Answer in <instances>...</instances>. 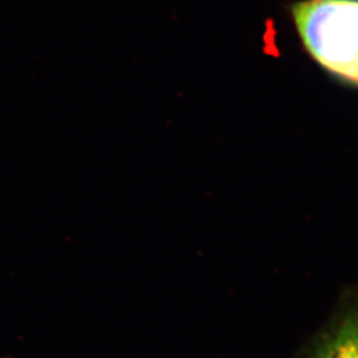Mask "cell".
<instances>
[{"label": "cell", "mask_w": 358, "mask_h": 358, "mask_svg": "<svg viewBox=\"0 0 358 358\" xmlns=\"http://www.w3.org/2000/svg\"><path fill=\"white\" fill-rule=\"evenodd\" d=\"M308 358H358V312L343 317L325 334Z\"/></svg>", "instance_id": "cell-2"}, {"label": "cell", "mask_w": 358, "mask_h": 358, "mask_svg": "<svg viewBox=\"0 0 358 358\" xmlns=\"http://www.w3.org/2000/svg\"><path fill=\"white\" fill-rule=\"evenodd\" d=\"M291 11L309 55L334 76L358 85V0H304Z\"/></svg>", "instance_id": "cell-1"}]
</instances>
